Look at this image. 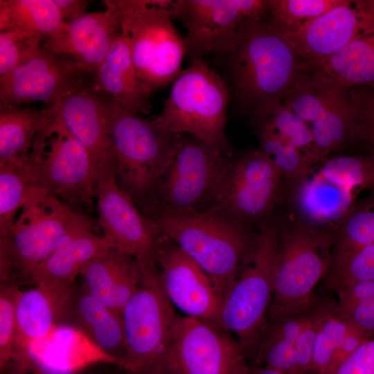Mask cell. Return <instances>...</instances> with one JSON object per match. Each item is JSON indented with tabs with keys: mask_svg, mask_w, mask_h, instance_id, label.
Listing matches in <instances>:
<instances>
[{
	"mask_svg": "<svg viewBox=\"0 0 374 374\" xmlns=\"http://www.w3.org/2000/svg\"><path fill=\"white\" fill-rule=\"evenodd\" d=\"M227 55L236 98L258 116L283 98L304 68L296 48L263 20L249 23Z\"/></svg>",
	"mask_w": 374,
	"mask_h": 374,
	"instance_id": "cell-1",
	"label": "cell"
},
{
	"mask_svg": "<svg viewBox=\"0 0 374 374\" xmlns=\"http://www.w3.org/2000/svg\"><path fill=\"white\" fill-rule=\"evenodd\" d=\"M152 220L202 269L222 301L254 235L249 226L214 206Z\"/></svg>",
	"mask_w": 374,
	"mask_h": 374,
	"instance_id": "cell-2",
	"label": "cell"
},
{
	"mask_svg": "<svg viewBox=\"0 0 374 374\" xmlns=\"http://www.w3.org/2000/svg\"><path fill=\"white\" fill-rule=\"evenodd\" d=\"M278 228L264 224L253 238L223 298L220 327L235 335L245 355L265 333L273 296Z\"/></svg>",
	"mask_w": 374,
	"mask_h": 374,
	"instance_id": "cell-3",
	"label": "cell"
},
{
	"mask_svg": "<svg viewBox=\"0 0 374 374\" xmlns=\"http://www.w3.org/2000/svg\"><path fill=\"white\" fill-rule=\"evenodd\" d=\"M96 93L109 123L116 181L141 211L181 134L166 132L109 94Z\"/></svg>",
	"mask_w": 374,
	"mask_h": 374,
	"instance_id": "cell-4",
	"label": "cell"
},
{
	"mask_svg": "<svg viewBox=\"0 0 374 374\" xmlns=\"http://www.w3.org/2000/svg\"><path fill=\"white\" fill-rule=\"evenodd\" d=\"M335 232L301 220L278 229L271 321L302 314L314 301L313 290L329 269Z\"/></svg>",
	"mask_w": 374,
	"mask_h": 374,
	"instance_id": "cell-5",
	"label": "cell"
},
{
	"mask_svg": "<svg viewBox=\"0 0 374 374\" xmlns=\"http://www.w3.org/2000/svg\"><path fill=\"white\" fill-rule=\"evenodd\" d=\"M231 153L181 134L141 211L153 220L210 207Z\"/></svg>",
	"mask_w": 374,
	"mask_h": 374,
	"instance_id": "cell-6",
	"label": "cell"
},
{
	"mask_svg": "<svg viewBox=\"0 0 374 374\" xmlns=\"http://www.w3.org/2000/svg\"><path fill=\"white\" fill-rule=\"evenodd\" d=\"M131 44L138 77L154 92L172 83L182 71L184 37L173 24L172 0H107Z\"/></svg>",
	"mask_w": 374,
	"mask_h": 374,
	"instance_id": "cell-7",
	"label": "cell"
},
{
	"mask_svg": "<svg viewBox=\"0 0 374 374\" xmlns=\"http://www.w3.org/2000/svg\"><path fill=\"white\" fill-rule=\"evenodd\" d=\"M229 97L223 78L204 58L194 59L172 82L161 112L152 121L166 132L231 150L225 134Z\"/></svg>",
	"mask_w": 374,
	"mask_h": 374,
	"instance_id": "cell-8",
	"label": "cell"
},
{
	"mask_svg": "<svg viewBox=\"0 0 374 374\" xmlns=\"http://www.w3.org/2000/svg\"><path fill=\"white\" fill-rule=\"evenodd\" d=\"M140 267L139 287L122 311L125 353L119 367L127 374H165L177 314L162 288L157 265Z\"/></svg>",
	"mask_w": 374,
	"mask_h": 374,
	"instance_id": "cell-9",
	"label": "cell"
},
{
	"mask_svg": "<svg viewBox=\"0 0 374 374\" xmlns=\"http://www.w3.org/2000/svg\"><path fill=\"white\" fill-rule=\"evenodd\" d=\"M74 212L52 195L42 190L33 193L8 232L0 236V283H32L36 270L54 249Z\"/></svg>",
	"mask_w": 374,
	"mask_h": 374,
	"instance_id": "cell-10",
	"label": "cell"
},
{
	"mask_svg": "<svg viewBox=\"0 0 374 374\" xmlns=\"http://www.w3.org/2000/svg\"><path fill=\"white\" fill-rule=\"evenodd\" d=\"M51 107L52 130L49 126L37 135L29 155L37 186L73 209L90 206L98 186L90 158L65 127L56 104Z\"/></svg>",
	"mask_w": 374,
	"mask_h": 374,
	"instance_id": "cell-11",
	"label": "cell"
},
{
	"mask_svg": "<svg viewBox=\"0 0 374 374\" xmlns=\"http://www.w3.org/2000/svg\"><path fill=\"white\" fill-rule=\"evenodd\" d=\"M267 0H172V20L186 29V55L190 60L226 54L236 46L245 26L263 20Z\"/></svg>",
	"mask_w": 374,
	"mask_h": 374,
	"instance_id": "cell-12",
	"label": "cell"
},
{
	"mask_svg": "<svg viewBox=\"0 0 374 374\" xmlns=\"http://www.w3.org/2000/svg\"><path fill=\"white\" fill-rule=\"evenodd\" d=\"M251 366L238 342L220 326L177 315L165 374H247Z\"/></svg>",
	"mask_w": 374,
	"mask_h": 374,
	"instance_id": "cell-13",
	"label": "cell"
},
{
	"mask_svg": "<svg viewBox=\"0 0 374 374\" xmlns=\"http://www.w3.org/2000/svg\"><path fill=\"white\" fill-rule=\"evenodd\" d=\"M281 171L258 149L230 154L211 206L249 226L265 219L278 197Z\"/></svg>",
	"mask_w": 374,
	"mask_h": 374,
	"instance_id": "cell-14",
	"label": "cell"
},
{
	"mask_svg": "<svg viewBox=\"0 0 374 374\" xmlns=\"http://www.w3.org/2000/svg\"><path fill=\"white\" fill-rule=\"evenodd\" d=\"M73 60L33 48L8 75L0 78V105L57 103L86 84V74Z\"/></svg>",
	"mask_w": 374,
	"mask_h": 374,
	"instance_id": "cell-15",
	"label": "cell"
},
{
	"mask_svg": "<svg viewBox=\"0 0 374 374\" xmlns=\"http://www.w3.org/2000/svg\"><path fill=\"white\" fill-rule=\"evenodd\" d=\"M96 198L99 226L112 247L133 256L141 266L157 265L160 229L119 187L114 175L98 183Z\"/></svg>",
	"mask_w": 374,
	"mask_h": 374,
	"instance_id": "cell-16",
	"label": "cell"
},
{
	"mask_svg": "<svg viewBox=\"0 0 374 374\" xmlns=\"http://www.w3.org/2000/svg\"><path fill=\"white\" fill-rule=\"evenodd\" d=\"M159 278L172 305L185 316L220 326L222 300L202 269L162 234L157 256Z\"/></svg>",
	"mask_w": 374,
	"mask_h": 374,
	"instance_id": "cell-17",
	"label": "cell"
},
{
	"mask_svg": "<svg viewBox=\"0 0 374 374\" xmlns=\"http://www.w3.org/2000/svg\"><path fill=\"white\" fill-rule=\"evenodd\" d=\"M274 29L296 48L303 60L322 59L337 53L353 39L374 31V1L344 0L294 33Z\"/></svg>",
	"mask_w": 374,
	"mask_h": 374,
	"instance_id": "cell-18",
	"label": "cell"
},
{
	"mask_svg": "<svg viewBox=\"0 0 374 374\" xmlns=\"http://www.w3.org/2000/svg\"><path fill=\"white\" fill-rule=\"evenodd\" d=\"M55 104L65 127L88 153L98 184L115 175V154L108 120L91 84Z\"/></svg>",
	"mask_w": 374,
	"mask_h": 374,
	"instance_id": "cell-19",
	"label": "cell"
},
{
	"mask_svg": "<svg viewBox=\"0 0 374 374\" xmlns=\"http://www.w3.org/2000/svg\"><path fill=\"white\" fill-rule=\"evenodd\" d=\"M103 2L105 10L86 13L67 21L61 31L46 37L42 48L55 56L73 60L93 77L122 32L115 10L107 0Z\"/></svg>",
	"mask_w": 374,
	"mask_h": 374,
	"instance_id": "cell-20",
	"label": "cell"
},
{
	"mask_svg": "<svg viewBox=\"0 0 374 374\" xmlns=\"http://www.w3.org/2000/svg\"><path fill=\"white\" fill-rule=\"evenodd\" d=\"M93 220L75 211L65 231L48 257L36 270L35 285L66 287L93 258L110 247V241L95 231Z\"/></svg>",
	"mask_w": 374,
	"mask_h": 374,
	"instance_id": "cell-21",
	"label": "cell"
},
{
	"mask_svg": "<svg viewBox=\"0 0 374 374\" xmlns=\"http://www.w3.org/2000/svg\"><path fill=\"white\" fill-rule=\"evenodd\" d=\"M77 287L35 285L21 291L16 307L12 358L22 359L30 344L66 323Z\"/></svg>",
	"mask_w": 374,
	"mask_h": 374,
	"instance_id": "cell-22",
	"label": "cell"
},
{
	"mask_svg": "<svg viewBox=\"0 0 374 374\" xmlns=\"http://www.w3.org/2000/svg\"><path fill=\"white\" fill-rule=\"evenodd\" d=\"M80 275L87 293L122 313L139 287L141 269L133 256L110 247L90 260Z\"/></svg>",
	"mask_w": 374,
	"mask_h": 374,
	"instance_id": "cell-23",
	"label": "cell"
},
{
	"mask_svg": "<svg viewBox=\"0 0 374 374\" xmlns=\"http://www.w3.org/2000/svg\"><path fill=\"white\" fill-rule=\"evenodd\" d=\"M93 78L91 86L95 91L109 94L139 115L150 112L153 92L137 75L127 33L122 31L116 38Z\"/></svg>",
	"mask_w": 374,
	"mask_h": 374,
	"instance_id": "cell-24",
	"label": "cell"
},
{
	"mask_svg": "<svg viewBox=\"0 0 374 374\" xmlns=\"http://www.w3.org/2000/svg\"><path fill=\"white\" fill-rule=\"evenodd\" d=\"M295 186L294 200L301 220L335 231L354 208L357 192L313 167Z\"/></svg>",
	"mask_w": 374,
	"mask_h": 374,
	"instance_id": "cell-25",
	"label": "cell"
},
{
	"mask_svg": "<svg viewBox=\"0 0 374 374\" xmlns=\"http://www.w3.org/2000/svg\"><path fill=\"white\" fill-rule=\"evenodd\" d=\"M101 352L120 366L125 353L122 313L100 302L82 287L76 289L67 318Z\"/></svg>",
	"mask_w": 374,
	"mask_h": 374,
	"instance_id": "cell-26",
	"label": "cell"
},
{
	"mask_svg": "<svg viewBox=\"0 0 374 374\" xmlns=\"http://www.w3.org/2000/svg\"><path fill=\"white\" fill-rule=\"evenodd\" d=\"M319 77L324 84L323 100L319 114L310 127L317 164L327 160L331 152L342 148L351 139L357 114L349 89Z\"/></svg>",
	"mask_w": 374,
	"mask_h": 374,
	"instance_id": "cell-27",
	"label": "cell"
},
{
	"mask_svg": "<svg viewBox=\"0 0 374 374\" xmlns=\"http://www.w3.org/2000/svg\"><path fill=\"white\" fill-rule=\"evenodd\" d=\"M316 335L308 374H330L360 345L370 339L335 308L314 314Z\"/></svg>",
	"mask_w": 374,
	"mask_h": 374,
	"instance_id": "cell-28",
	"label": "cell"
},
{
	"mask_svg": "<svg viewBox=\"0 0 374 374\" xmlns=\"http://www.w3.org/2000/svg\"><path fill=\"white\" fill-rule=\"evenodd\" d=\"M305 69L344 88L374 86V31L363 35L337 53L314 60H304Z\"/></svg>",
	"mask_w": 374,
	"mask_h": 374,
	"instance_id": "cell-29",
	"label": "cell"
},
{
	"mask_svg": "<svg viewBox=\"0 0 374 374\" xmlns=\"http://www.w3.org/2000/svg\"><path fill=\"white\" fill-rule=\"evenodd\" d=\"M53 121L51 106L35 109L0 105V163L28 159L33 139Z\"/></svg>",
	"mask_w": 374,
	"mask_h": 374,
	"instance_id": "cell-30",
	"label": "cell"
},
{
	"mask_svg": "<svg viewBox=\"0 0 374 374\" xmlns=\"http://www.w3.org/2000/svg\"><path fill=\"white\" fill-rule=\"evenodd\" d=\"M66 24L54 0H0V32L15 28L48 37Z\"/></svg>",
	"mask_w": 374,
	"mask_h": 374,
	"instance_id": "cell-31",
	"label": "cell"
},
{
	"mask_svg": "<svg viewBox=\"0 0 374 374\" xmlns=\"http://www.w3.org/2000/svg\"><path fill=\"white\" fill-rule=\"evenodd\" d=\"M308 317L299 314L267 324L254 357L255 366L269 367L285 374H297L295 347Z\"/></svg>",
	"mask_w": 374,
	"mask_h": 374,
	"instance_id": "cell-32",
	"label": "cell"
},
{
	"mask_svg": "<svg viewBox=\"0 0 374 374\" xmlns=\"http://www.w3.org/2000/svg\"><path fill=\"white\" fill-rule=\"evenodd\" d=\"M41 190L30 159L0 163V236L13 225L28 199Z\"/></svg>",
	"mask_w": 374,
	"mask_h": 374,
	"instance_id": "cell-33",
	"label": "cell"
},
{
	"mask_svg": "<svg viewBox=\"0 0 374 374\" xmlns=\"http://www.w3.org/2000/svg\"><path fill=\"white\" fill-rule=\"evenodd\" d=\"M372 244H374V198L355 204L335 230L330 267Z\"/></svg>",
	"mask_w": 374,
	"mask_h": 374,
	"instance_id": "cell-34",
	"label": "cell"
},
{
	"mask_svg": "<svg viewBox=\"0 0 374 374\" xmlns=\"http://www.w3.org/2000/svg\"><path fill=\"white\" fill-rule=\"evenodd\" d=\"M344 0H267L265 22L288 33L299 31L306 24L340 5Z\"/></svg>",
	"mask_w": 374,
	"mask_h": 374,
	"instance_id": "cell-35",
	"label": "cell"
},
{
	"mask_svg": "<svg viewBox=\"0 0 374 374\" xmlns=\"http://www.w3.org/2000/svg\"><path fill=\"white\" fill-rule=\"evenodd\" d=\"M262 125L269 127L295 147L312 168L315 164V145L310 127L281 100L259 116Z\"/></svg>",
	"mask_w": 374,
	"mask_h": 374,
	"instance_id": "cell-36",
	"label": "cell"
},
{
	"mask_svg": "<svg viewBox=\"0 0 374 374\" xmlns=\"http://www.w3.org/2000/svg\"><path fill=\"white\" fill-rule=\"evenodd\" d=\"M258 150L281 171L283 177L294 186L312 169L295 147L262 124Z\"/></svg>",
	"mask_w": 374,
	"mask_h": 374,
	"instance_id": "cell-37",
	"label": "cell"
},
{
	"mask_svg": "<svg viewBox=\"0 0 374 374\" xmlns=\"http://www.w3.org/2000/svg\"><path fill=\"white\" fill-rule=\"evenodd\" d=\"M320 170L356 192L374 186V154L370 156H342L327 159Z\"/></svg>",
	"mask_w": 374,
	"mask_h": 374,
	"instance_id": "cell-38",
	"label": "cell"
},
{
	"mask_svg": "<svg viewBox=\"0 0 374 374\" xmlns=\"http://www.w3.org/2000/svg\"><path fill=\"white\" fill-rule=\"evenodd\" d=\"M21 290L16 282L0 283V371L11 361L16 330V307Z\"/></svg>",
	"mask_w": 374,
	"mask_h": 374,
	"instance_id": "cell-39",
	"label": "cell"
},
{
	"mask_svg": "<svg viewBox=\"0 0 374 374\" xmlns=\"http://www.w3.org/2000/svg\"><path fill=\"white\" fill-rule=\"evenodd\" d=\"M330 284L336 290L353 283L374 280V244L330 267Z\"/></svg>",
	"mask_w": 374,
	"mask_h": 374,
	"instance_id": "cell-40",
	"label": "cell"
},
{
	"mask_svg": "<svg viewBox=\"0 0 374 374\" xmlns=\"http://www.w3.org/2000/svg\"><path fill=\"white\" fill-rule=\"evenodd\" d=\"M44 37L19 29L0 32V78L11 73Z\"/></svg>",
	"mask_w": 374,
	"mask_h": 374,
	"instance_id": "cell-41",
	"label": "cell"
},
{
	"mask_svg": "<svg viewBox=\"0 0 374 374\" xmlns=\"http://www.w3.org/2000/svg\"><path fill=\"white\" fill-rule=\"evenodd\" d=\"M372 91H351L357 114L351 139L363 141L374 150V86Z\"/></svg>",
	"mask_w": 374,
	"mask_h": 374,
	"instance_id": "cell-42",
	"label": "cell"
},
{
	"mask_svg": "<svg viewBox=\"0 0 374 374\" xmlns=\"http://www.w3.org/2000/svg\"><path fill=\"white\" fill-rule=\"evenodd\" d=\"M330 374H374V338L360 345Z\"/></svg>",
	"mask_w": 374,
	"mask_h": 374,
	"instance_id": "cell-43",
	"label": "cell"
},
{
	"mask_svg": "<svg viewBox=\"0 0 374 374\" xmlns=\"http://www.w3.org/2000/svg\"><path fill=\"white\" fill-rule=\"evenodd\" d=\"M339 315L368 336H374V296L345 308H335Z\"/></svg>",
	"mask_w": 374,
	"mask_h": 374,
	"instance_id": "cell-44",
	"label": "cell"
},
{
	"mask_svg": "<svg viewBox=\"0 0 374 374\" xmlns=\"http://www.w3.org/2000/svg\"><path fill=\"white\" fill-rule=\"evenodd\" d=\"M316 335L314 315H308L296 344L295 361L297 374H308L311 368Z\"/></svg>",
	"mask_w": 374,
	"mask_h": 374,
	"instance_id": "cell-45",
	"label": "cell"
},
{
	"mask_svg": "<svg viewBox=\"0 0 374 374\" xmlns=\"http://www.w3.org/2000/svg\"><path fill=\"white\" fill-rule=\"evenodd\" d=\"M337 291L336 308H345L374 296V280H360L341 287Z\"/></svg>",
	"mask_w": 374,
	"mask_h": 374,
	"instance_id": "cell-46",
	"label": "cell"
},
{
	"mask_svg": "<svg viewBox=\"0 0 374 374\" xmlns=\"http://www.w3.org/2000/svg\"><path fill=\"white\" fill-rule=\"evenodd\" d=\"M63 19L69 21L86 14V10L91 3L87 0H54Z\"/></svg>",
	"mask_w": 374,
	"mask_h": 374,
	"instance_id": "cell-47",
	"label": "cell"
},
{
	"mask_svg": "<svg viewBox=\"0 0 374 374\" xmlns=\"http://www.w3.org/2000/svg\"><path fill=\"white\" fill-rule=\"evenodd\" d=\"M1 374H30L25 363L19 359L12 358Z\"/></svg>",
	"mask_w": 374,
	"mask_h": 374,
	"instance_id": "cell-48",
	"label": "cell"
},
{
	"mask_svg": "<svg viewBox=\"0 0 374 374\" xmlns=\"http://www.w3.org/2000/svg\"><path fill=\"white\" fill-rule=\"evenodd\" d=\"M247 374H285L277 370L266 366H251Z\"/></svg>",
	"mask_w": 374,
	"mask_h": 374,
	"instance_id": "cell-49",
	"label": "cell"
}]
</instances>
